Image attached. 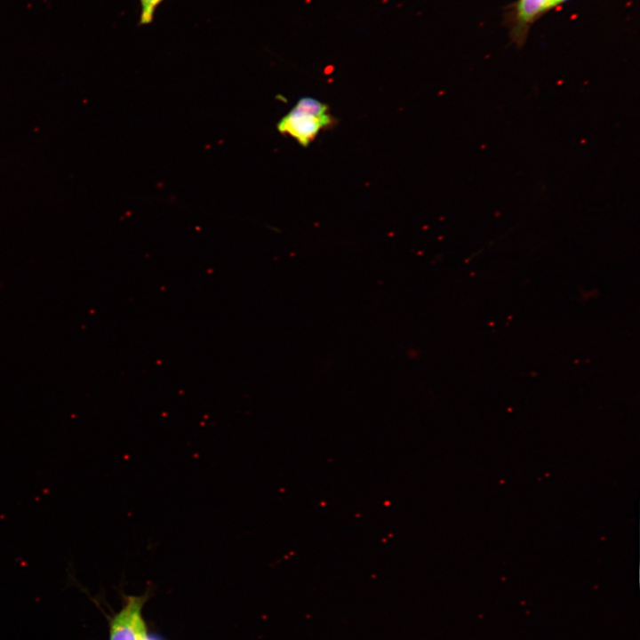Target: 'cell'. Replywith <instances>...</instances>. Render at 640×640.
Wrapping results in <instances>:
<instances>
[{
  "label": "cell",
  "instance_id": "cell-3",
  "mask_svg": "<svg viewBox=\"0 0 640 640\" xmlns=\"http://www.w3.org/2000/svg\"><path fill=\"white\" fill-rule=\"evenodd\" d=\"M554 8V0H518L514 7L512 32L516 42L523 43L531 25Z\"/></svg>",
  "mask_w": 640,
  "mask_h": 640
},
{
  "label": "cell",
  "instance_id": "cell-4",
  "mask_svg": "<svg viewBox=\"0 0 640 640\" xmlns=\"http://www.w3.org/2000/svg\"><path fill=\"white\" fill-rule=\"evenodd\" d=\"M140 4V20L139 24L140 25H148L152 23L156 11L157 7L164 1V0H139Z\"/></svg>",
  "mask_w": 640,
  "mask_h": 640
},
{
  "label": "cell",
  "instance_id": "cell-1",
  "mask_svg": "<svg viewBox=\"0 0 640 640\" xmlns=\"http://www.w3.org/2000/svg\"><path fill=\"white\" fill-rule=\"evenodd\" d=\"M144 596H128L124 607L113 617L109 640H143L147 636L141 609Z\"/></svg>",
  "mask_w": 640,
  "mask_h": 640
},
{
  "label": "cell",
  "instance_id": "cell-5",
  "mask_svg": "<svg viewBox=\"0 0 640 640\" xmlns=\"http://www.w3.org/2000/svg\"><path fill=\"white\" fill-rule=\"evenodd\" d=\"M566 1L567 0H554V8L559 6Z\"/></svg>",
  "mask_w": 640,
  "mask_h": 640
},
{
  "label": "cell",
  "instance_id": "cell-2",
  "mask_svg": "<svg viewBox=\"0 0 640 640\" xmlns=\"http://www.w3.org/2000/svg\"><path fill=\"white\" fill-rule=\"evenodd\" d=\"M332 122L329 114L316 116L294 106L280 120L277 129L281 133L293 137L298 142L306 147L313 141L323 128L330 125Z\"/></svg>",
  "mask_w": 640,
  "mask_h": 640
}]
</instances>
